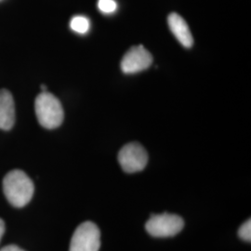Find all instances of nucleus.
I'll list each match as a JSON object with an SVG mask.
<instances>
[{"label": "nucleus", "mask_w": 251, "mask_h": 251, "mask_svg": "<svg viewBox=\"0 0 251 251\" xmlns=\"http://www.w3.org/2000/svg\"><path fill=\"white\" fill-rule=\"evenodd\" d=\"M3 191L12 206L23 207L31 201L35 186L32 179L24 171L14 170L9 172L3 179Z\"/></svg>", "instance_id": "nucleus-1"}, {"label": "nucleus", "mask_w": 251, "mask_h": 251, "mask_svg": "<svg viewBox=\"0 0 251 251\" xmlns=\"http://www.w3.org/2000/svg\"><path fill=\"white\" fill-rule=\"evenodd\" d=\"M36 118L39 124L48 129H53L62 125L64 117L63 105L53 94L41 92L35 101Z\"/></svg>", "instance_id": "nucleus-2"}, {"label": "nucleus", "mask_w": 251, "mask_h": 251, "mask_svg": "<svg viewBox=\"0 0 251 251\" xmlns=\"http://www.w3.org/2000/svg\"><path fill=\"white\" fill-rule=\"evenodd\" d=\"M182 218L176 214L163 213L151 216L145 225L147 233L153 237H171L183 229Z\"/></svg>", "instance_id": "nucleus-3"}, {"label": "nucleus", "mask_w": 251, "mask_h": 251, "mask_svg": "<svg viewBox=\"0 0 251 251\" xmlns=\"http://www.w3.org/2000/svg\"><path fill=\"white\" fill-rule=\"evenodd\" d=\"M100 232L92 222L81 224L73 234L69 251H99Z\"/></svg>", "instance_id": "nucleus-4"}, {"label": "nucleus", "mask_w": 251, "mask_h": 251, "mask_svg": "<svg viewBox=\"0 0 251 251\" xmlns=\"http://www.w3.org/2000/svg\"><path fill=\"white\" fill-rule=\"evenodd\" d=\"M118 162L126 173L144 171L148 163V154L140 144H126L118 153Z\"/></svg>", "instance_id": "nucleus-5"}, {"label": "nucleus", "mask_w": 251, "mask_h": 251, "mask_svg": "<svg viewBox=\"0 0 251 251\" xmlns=\"http://www.w3.org/2000/svg\"><path fill=\"white\" fill-rule=\"evenodd\" d=\"M152 63V54L144 46H136L124 55L120 66L125 74L132 75L148 69Z\"/></svg>", "instance_id": "nucleus-6"}, {"label": "nucleus", "mask_w": 251, "mask_h": 251, "mask_svg": "<svg viewBox=\"0 0 251 251\" xmlns=\"http://www.w3.org/2000/svg\"><path fill=\"white\" fill-rule=\"evenodd\" d=\"M15 123V104L9 90H0V129L9 130Z\"/></svg>", "instance_id": "nucleus-7"}, {"label": "nucleus", "mask_w": 251, "mask_h": 251, "mask_svg": "<svg viewBox=\"0 0 251 251\" xmlns=\"http://www.w3.org/2000/svg\"><path fill=\"white\" fill-rule=\"evenodd\" d=\"M168 23L172 34L179 43L185 48H191L194 43V38L184 19L177 13H171L168 18Z\"/></svg>", "instance_id": "nucleus-8"}, {"label": "nucleus", "mask_w": 251, "mask_h": 251, "mask_svg": "<svg viewBox=\"0 0 251 251\" xmlns=\"http://www.w3.org/2000/svg\"><path fill=\"white\" fill-rule=\"evenodd\" d=\"M70 27L74 32L77 34H87L90 30V20L85 16H75L70 22Z\"/></svg>", "instance_id": "nucleus-9"}, {"label": "nucleus", "mask_w": 251, "mask_h": 251, "mask_svg": "<svg viewBox=\"0 0 251 251\" xmlns=\"http://www.w3.org/2000/svg\"><path fill=\"white\" fill-rule=\"evenodd\" d=\"M98 8L100 12L104 14H111L117 10V3L116 0H99Z\"/></svg>", "instance_id": "nucleus-10"}, {"label": "nucleus", "mask_w": 251, "mask_h": 251, "mask_svg": "<svg viewBox=\"0 0 251 251\" xmlns=\"http://www.w3.org/2000/svg\"><path fill=\"white\" fill-rule=\"evenodd\" d=\"M238 235L244 241L251 242V221H247L238 230Z\"/></svg>", "instance_id": "nucleus-11"}, {"label": "nucleus", "mask_w": 251, "mask_h": 251, "mask_svg": "<svg viewBox=\"0 0 251 251\" xmlns=\"http://www.w3.org/2000/svg\"><path fill=\"white\" fill-rule=\"evenodd\" d=\"M0 251H25L22 249H20L17 246L15 245H9V246H6L3 249H1Z\"/></svg>", "instance_id": "nucleus-12"}, {"label": "nucleus", "mask_w": 251, "mask_h": 251, "mask_svg": "<svg viewBox=\"0 0 251 251\" xmlns=\"http://www.w3.org/2000/svg\"><path fill=\"white\" fill-rule=\"evenodd\" d=\"M4 233H5V224H4V222L0 219V241H1V238H2Z\"/></svg>", "instance_id": "nucleus-13"}]
</instances>
